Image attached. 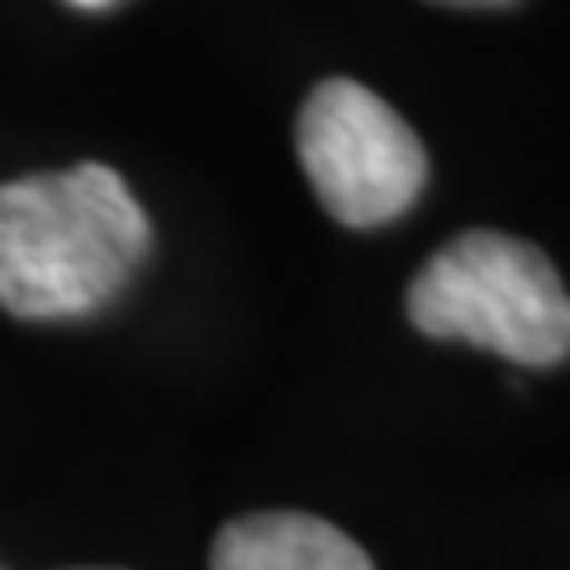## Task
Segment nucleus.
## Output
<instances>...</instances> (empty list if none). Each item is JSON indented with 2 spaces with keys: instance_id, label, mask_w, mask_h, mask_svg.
Listing matches in <instances>:
<instances>
[{
  "instance_id": "f03ea898",
  "label": "nucleus",
  "mask_w": 570,
  "mask_h": 570,
  "mask_svg": "<svg viewBox=\"0 0 570 570\" xmlns=\"http://www.w3.org/2000/svg\"><path fill=\"white\" fill-rule=\"evenodd\" d=\"M409 324L423 337L475 343L519 366L570 356V295L538 247L509 234H461L409 285Z\"/></svg>"
},
{
  "instance_id": "39448f33",
  "label": "nucleus",
  "mask_w": 570,
  "mask_h": 570,
  "mask_svg": "<svg viewBox=\"0 0 570 570\" xmlns=\"http://www.w3.org/2000/svg\"><path fill=\"white\" fill-rule=\"evenodd\" d=\"M433 6H452V10H504L513 0H433Z\"/></svg>"
},
{
  "instance_id": "f257e3e1",
  "label": "nucleus",
  "mask_w": 570,
  "mask_h": 570,
  "mask_svg": "<svg viewBox=\"0 0 570 570\" xmlns=\"http://www.w3.org/2000/svg\"><path fill=\"white\" fill-rule=\"evenodd\" d=\"M153 247L148 214L115 167L77 163L0 186V309L81 318L134 281Z\"/></svg>"
},
{
  "instance_id": "7ed1b4c3",
  "label": "nucleus",
  "mask_w": 570,
  "mask_h": 570,
  "mask_svg": "<svg viewBox=\"0 0 570 570\" xmlns=\"http://www.w3.org/2000/svg\"><path fill=\"white\" fill-rule=\"evenodd\" d=\"M295 148L318 205L347 228L400 219L428 186L419 134L362 81H318L299 110Z\"/></svg>"
},
{
  "instance_id": "423d86ee",
  "label": "nucleus",
  "mask_w": 570,
  "mask_h": 570,
  "mask_svg": "<svg viewBox=\"0 0 570 570\" xmlns=\"http://www.w3.org/2000/svg\"><path fill=\"white\" fill-rule=\"evenodd\" d=\"M67 6H81V10H105V6H115V0H67Z\"/></svg>"
},
{
  "instance_id": "20e7f679",
  "label": "nucleus",
  "mask_w": 570,
  "mask_h": 570,
  "mask_svg": "<svg viewBox=\"0 0 570 570\" xmlns=\"http://www.w3.org/2000/svg\"><path fill=\"white\" fill-rule=\"evenodd\" d=\"M209 570H376L343 528L314 513H247L214 538Z\"/></svg>"
}]
</instances>
